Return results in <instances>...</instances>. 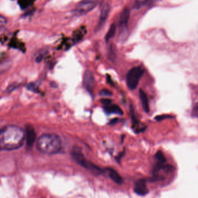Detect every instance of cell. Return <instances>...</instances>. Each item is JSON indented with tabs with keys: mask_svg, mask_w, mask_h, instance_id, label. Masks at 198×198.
I'll return each mask as SVG.
<instances>
[{
	"mask_svg": "<svg viewBox=\"0 0 198 198\" xmlns=\"http://www.w3.org/2000/svg\"><path fill=\"white\" fill-rule=\"evenodd\" d=\"M83 85L84 88L86 89V90L90 94H93L95 86V78L93 73L89 70H87L84 72L83 76Z\"/></svg>",
	"mask_w": 198,
	"mask_h": 198,
	"instance_id": "cell-6",
	"label": "cell"
},
{
	"mask_svg": "<svg viewBox=\"0 0 198 198\" xmlns=\"http://www.w3.org/2000/svg\"><path fill=\"white\" fill-rule=\"evenodd\" d=\"M100 102L101 103L104 105V106L112 104V100L109 99H102Z\"/></svg>",
	"mask_w": 198,
	"mask_h": 198,
	"instance_id": "cell-21",
	"label": "cell"
},
{
	"mask_svg": "<svg viewBox=\"0 0 198 198\" xmlns=\"http://www.w3.org/2000/svg\"><path fill=\"white\" fill-rule=\"evenodd\" d=\"M134 191L138 195L144 196L148 194L149 191L146 185V180H139L137 181L134 185Z\"/></svg>",
	"mask_w": 198,
	"mask_h": 198,
	"instance_id": "cell-7",
	"label": "cell"
},
{
	"mask_svg": "<svg viewBox=\"0 0 198 198\" xmlns=\"http://www.w3.org/2000/svg\"><path fill=\"white\" fill-rule=\"evenodd\" d=\"M117 121H118V119H117V118L113 119V120H112V121H111L109 122V124H111V125H114V124H115Z\"/></svg>",
	"mask_w": 198,
	"mask_h": 198,
	"instance_id": "cell-27",
	"label": "cell"
},
{
	"mask_svg": "<svg viewBox=\"0 0 198 198\" xmlns=\"http://www.w3.org/2000/svg\"><path fill=\"white\" fill-rule=\"evenodd\" d=\"M116 49L113 45H111L109 47V58L111 61H113L116 58Z\"/></svg>",
	"mask_w": 198,
	"mask_h": 198,
	"instance_id": "cell-18",
	"label": "cell"
},
{
	"mask_svg": "<svg viewBox=\"0 0 198 198\" xmlns=\"http://www.w3.org/2000/svg\"><path fill=\"white\" fill-rule=\"evenodd\" d=\"M124 153H125V151H123L122 152H121L120 154L116 158V161H117L118 162H120L121 159L122 158V157L123 156V155H124Z\"/></svg>",
	"mask_w": 198,
	"mask_h": 198,
	"instance_id": "cell-25",
	"label": "cell"
},
{
	"mask_svg": "<svg viewBox=\"0 0 198 198\" xmlns=\"http://www.w3.org/2000/svg\"><path fill=\"white\" fill-rule=\"evenodd\" d=\"M96 6V2L95 0H84L79 4L75 10V13L77 15H83L93 10Z\"/></svg>",
	"mask_w": 198,
	"mask_h": 198,
	"instance_id": "cell-5",
	"label": "cell"
},
{
	"mask_svg": "<svg viewBox=\"0 0 198 198\" xmlns=\"http://www.w3.org/2000/svg\"><path fill=\"white\" fill-rule=\"evenodd\" d=\"M25 140V133L20 127L6 126L0 130V148L14 150L22 146Z\"/></svg>",
	"mask_w": 198,
	"mask_h": 198,
	"instance_id": "cell-1",
	"label": "cell"
},
{
	"mask_svg": "<svg viewBox=\"0 0 198 198\" xmlns=\"http://www.w3.org/2000/svg\"><path fill=\"white\" fill-rule=\"evenodd\" d=\"M139 97L140 100L142 104V106L143 107V109L144 111L148 114L150 112V108H149V101L148 99V96L145 92L142 90V89L139 90Z\"/></svg>",
	"mask_w": 198,
	"mask_h": 198,
	"instance_id": "cell-12",
	"label": "cell"
},
{
	"mask_svg": "<svg viewBox=\"0 0 198 198\" xmlns=\"http://www.w3.org/2000/svg\"><path fill=\"white\" fill-rule=\"evenodd\" d=\"M25 138L27 146H32L35 140V133L34 128L32 126H27L25 133Z\"/></svg>",
	"mask_w": 198,
	"mask_h": 198,
	"instance_id": "cell-8",
	"label": "cell"
},
{
	"mask_svg": "<svg viewBox=\"0 0 198 198\" xmlns=\"http://www.w3.org/2000/svg\"><path fill=\"white\" fill-rule=\"evenodd\" d=\"M116 26L114 25V24H112L111 26L110 27L109 30H108L107 34L106 35V37H105V40L106 42L109 41L114 36L115 33H116Z\"/></svg>",
	"mask_w": 198,
	"mask_h": 198,
	"instance_id": "cell-15",
	"label": "cell"
},
{
	"mask_svg": "<svg viewBox=\"0 0 198 198\" xmlns=\"http://www.w3.org/2000/svg\"><path fill=\"white\" fill-rule=\"evenodd\" d=\"M27 87H28V89H29V90H32L33 92H38V88L36 87L35 85L34 84H31L28 85Z\"/></svg>",
	"mask_w": 198,
	"mask_h": 198,
	"instance_id": "cell-23",
	"label": "cell"
},
{
	"mask_svg": "<svg viewBox=\"0 0 198 198\" xmlns=\"http://www.w3.org/2000/svg\"><path fill=\"white\" fill-rule=\"evenodd\" d=\"M103 110L107 114H117L119 115H123V111L119 106L116 104H110L103 107Z\"/></svg>",
	"mask_w": 198,
	"mask_h": 198,
	"instance_id": "cell-9",
	"label": "cell"
},
{
	"mask_svg": "<svg viewBox=\"0 0 198 198\" xmlns=\"http://www.w3.org/2000/svg\"><path fill=\"white\" fill-rule=\"evenodd\" d=\"M155 158L160 163L165 164L166 162V158H165L163 153L161 151H158L156 153Z\"/></svg>",
	"mask_w": 198,
	"mask_h": 198,
	"instance_id": "cell-17",
	"label": "cell"
},
{
	"mask_svg": "<svg viewBox=\"0 0 198 198\" xmlns=\"http://www.w3.org/2000/svg\"><path fill=\"white\" fill-rule=\"evenodd\" d=\"M144 70L141 67H135L131 69L126 77V83L131 90H135L138 86L139 80L142 77Z\"/></svg>",
	"mask_w": 198,
	"mask_h": 198,
	"instance_id": "cell-4",
	"label": "cell"
},
{
	"mask_svg": "<svg viewBox=\"0 0 198 198\" xmlns=\"http://www.w3.org/2000/svg\"><path fill=\"white\" fill-rule=\"evenodd\" d=\"M33 1V0H20V4L23 5V7H26Z\"/></svg>",
	"mask_w": 198,
	"mask_h": 198,
	"instance_id": "cell-22",
	"label": "cell"
},
{
	"mask_svg": "<svg viewBox=\"0 0 198 198\" xmlns=\"http://www.w3.org/2000/svg\"><path fill=\"white\" fill-rule=\"evenodd\" d=\"M37 146L38 150L44 154L52 155L60 151L62 142L60 137L55 134H44L38 138Z\"/></svg>",
	"mask_w": 198,
	"mask_h": 198,
	"instance_id": "cell-2",
	"label": "cell"
},
{
	"mask_svg": "<svg viewBox=\"0 0 198 198\" xmlns=\"http://www.w3.org/2000/svg\"><path fill=\"white\" fill-rule=\"evenodd\" d=\"M130 113H131V120H132V123L133 124L134 129L136 132H141V130L139 129V123L135 116L134 111L132 107H130Z\"/></svg>",
	"mask_w": 198,
	"mask_h": 198,
	"instance_id": "cell-14",
	"label": "cell"
},
{
	"mask_svg": "<svg viewBox=\"0 0 198 198\" xmlns=\"http://www.w3.org/2000/svg\"><path fill=\"white\" fill-rule=\"evenodd\" d=\"M129 16H130V10L129 8H125L123 9L121 13L120 16V26L121 28H123V31L124 30V28L126 27L127 23L129 20Z\"/></svg>",
	"mask_w": 198,
	"mask_h": 198,
	"instance_id": "cell-10",
	"label": "cell"
},
{
	"mask_svg": "<svg viewBox=\"0 0 198 198\" xmlns=\"http://www.w3.org/2000/svg\"><path fill=\"white\" fill-rule=\"evenodd\" d=\"M170 118H173V117L172 115H170L163 114V115H160L156 116L155 118V120L156 121L159 122V121H163L164 120L170 119Z\"/></svg>",
	"mask_w": 198,
	"mask_h": 198,
	"instance_id": "cell-19",
	"label": "cell"
},
{
	"mask_svg": "<svg viewBox=\"0 0 198 198\" xmlns=\"http://www.w3.org/2000/svg\"><path fill=\"white\" fill-rule=\"evenodd\" d=\"M7 23V19L1 15H0V26L4 25Z\"/></svg>",
	"mask_w": 198,
	"mask_h": 198,
	"instance_id": "cell-24",
	"label": "cell"
},
{
	"mask_svg": "<svg viewBox=\"0 0 198 198\" xmlns=\"http://www.w3.org/2000/svg\"><path fill=\"white\" fill-rule=\"evenodd\" d=\"M193 116L197 117L198 116V104H196L195 106V107L193 108V111L192 112Z\"/></svg>",
	"mask_w": 198,
	"mask_h": 198,
	"instance_id": "cell-26",
	"label": "cell"
},
{
	"mask_svg": "<svg viewBox=\"0 0 198 198\" xmlns=\"http://www.w3.org/2000/svg\"><path fill=\"white\" fill-rule=\"evenodd\" d=\"M99 94L100 96L103 97H109V96H111L113 93L111 90L108 89H102L99 92Z\"/></svg>",
	"mask_w": 198,
	"mask_h": 198,
	"instance_id": "cell-20",
	"label": "cell"
},
{
	"mask_svg": "<svg viewBox=\"0 0 198 198\" xmlns=\"http://www.w3.org/2000/svg\"><path fill=\"white\" fill-rule=\"evenodd\" d=\"M149 0H134L133 2V8L134 9H139L142 7L144 5L146 4Z\"/></svg>",
	"mask_w": 198,
	"mask_h": 198,
	"instance_id": "cell-16",
	"label": "cell"
},
{
	"mask_svg": "<svg viewBox=\"0 0 198 198\" xmlns=\"http://www.w3.org/2000/svg\"><path fill=\"white\" fill-rule=\"evenodd\" d=\"M109 12H110L109 5L108 4H105L102 7L101 11L99 24H98L99 28H100L103 26V24L105 23V22H106L107 18L108 17Z\"/></svg>",
	"mask_w": 198,
	"mask_h": 198,
	"instance_id": "cell-11",
	"label": "cell"
},
{
	"mask_svg": "<svg viewBox=\"0 0 198 198\" xmlns=\"http://www.w3.org/2000/svg\"><path fill=\"white\" fill-rule=\"evenodd\" d=\"M106 171H107L110 178L112 179L113 181L116 182L117 184H122L123 182V180L122 177L120 176V174L117 172L115 170L113 169L112 168H107L105 169Z\"/></svg>",
	"mask_w": 198,
	"mask_h": 198,
	"instance_id": "cell-13",
	"label": "cell"
},
{
	"mask_svg": "<svg viewBox=\"0 0 198 198\" xmlns=\"http://www.w3.org/2000/svg\"><path fill=\"white\" fill-rule=\"evenodd\" d=\"M71 155L72 158L76 163L86 168L89 171L91 172L95 175H99L104 173V170H102L98 166L87 160L82 152L81 149L80 147L74 146L72 150Z\"/></svg>",
	"mask_w": 198,
	"mask_h": 198,
	"instance_id": "cell-3",
	"label": "cell"
}]
</instances>
